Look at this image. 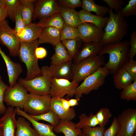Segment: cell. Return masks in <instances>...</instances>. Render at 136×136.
<instances>
[{
	"label": "cell",
	"instance_id": "6da1fadb",
	"mask_svg": "<svg viewBox=\"0 0 136 136\" xmlns=\"http://www.w3.org/2000/svg\"><path fill=\"white\" fill-rule=\"evenodd\" d=\"M109 16L100 42L103 46L117 44L122 41L128 32V25L125 17L120 13L109 9Z\"/></svg>",
	"mask_w": 136,
	"mask_h": 136
},
{
	"label": "cell",
	"instance_id": "7a4b0ae2",
	"mask_svg": "<svg viewBox=\"0 0 136 136\" xmlns=\"http://www.w3.org/2000/svg\"><path fill=\"white\" fill-rule=\"evenodd\" d=\"M129 42L126 40L103 46L98 55L103 56L106 54L109 55V61L104 67L108 70L110 74L113 75L129 60Z\"/></svg>",
	"mask_w": 136,
	"mask_h": 136
},
{
	"label": "cell",
	"instance_id": "3957f363",
	"mask_svg": "<svg viewBox=\"0 0 136 136\" xmlns=\"http://www.w3.org/2000/svg\"><path fill=\"white\" fill-rule=\"evenodd\" d=\"M39 44L38 40L30 42H20L17 56L26 66L25 80L31 79L42 74L35 54V49Z\"/></svg>",
	"mask_w": 136,
	"mask_h": 136
},
{
	"label": "cell",
	"instance_id": "277c9868",
	"mask_svg": "<svg viewBox=\"0 0 136 136\" xmlns=\"http://www.w3.org/2000/svg\"><path fill=\"white\" fill-rule=\"evenodd\" d=\"M105 63L104 57L98 55L89 57L78 63H73L72 81L79 84Z\"/></svg>",
	"mask_w": 136,
	"mask_h": 136
},
{
	"label": "cell",
	"instance_id": "5b68a950",
	"mask_svg": "<svg viewBox=\"0 0 136 136\" xmlns=\"http://www.w3.org/2000/svg\"><path fill=\"white\" fill-rule=\"evenodd\" d=\"M48 67L46 65L42 67L40 76L29 80L20 78L18 82L30 93L42 95L49 94L51 78L49 73Z\"/></svg>",
	"mask_w": 136,
	"mask_h": 136
},
{
	"label": "cell",
	"instance_id": "8992f818",
	"mask_svg": "<svg viewBox=\"0 0 136 136\" xmlns=\"http://www.w3.org/2000/svg\"><path fill=\"white\" fill-rule=\"evenodd\" d=\"M109 74L108 70L104 66L100 67L79 85L76 90L75 98L80 99L83 94H87L93 90L98 89L104 84Z\"/></svg>",
	"mask_w": 136,
	"mask_h": 136
},
{
	"label": "cell",
	"instance_id": "52a82bcc",
	"mask_svg": "<svg viewBox=\"0 0 136 136\" xmlns=\"http://www.w3.org/2000/svg\"><path fill=\"white\" fill-rule=\"evenodd\" d=\"M49 94L42 95L30 93L24 103L23 111L32 115H38L47 112L50 109Z\"/></svg>",
	"mask_w": 136,
	"mask_h": 136
},
{
	"label": "cell",
	"instance_id": "ba28073f",
	"mask_svg": "<svg viewBox=\"0 0 136 136\" xmlns=\"http://www.w3.org/2000/svg\"><path fill=\"white\" fill-rule=\"evenodd\" d=\"M0 43L7 47L11 56H17L20 41L16 31L6 19L0 22Z\"/></svg>",
	"mask_w": 136,
	"mask_h": 136
},
{
	"label": "cell",
	"instance_id": "9c48e42d",
	"mask_svg": "<svg viewBox=\"0 0 136 136\" xmlns=\"http://www.w3.org/2000/svg\"><path fill=\"white\" fill-rule=\"evenodd\" d=\"M28 95L26 89L18 82L13 86H9L6 89L4 101L8 106L22 109Z\"/></svg>",
	"mask_w": 136,
	"mask_h": 136
},
{
	"label": "cell",
	"instance_id": "30bf717a",
	"mask_svg": "<svg viewBox=\"0 0 136 136\" xmlns=\"http://www.w3.org/2000/svg\"><path fill=\"white\" fill-rule=\"evenodd\" d=\"M49 95L51 98H61L67 95L68 97L75 95L79 84L65 79L52 78Z\"/></svg>",
	"mask_w": 136,
	"mask_h": 136
},
{
	"label": "cell",
	"instance_id": "8fae6325",
	"mask_svg": "<svg viewBox=\"0 0 136 136\" xmlns=\"http://www.w3.org/2000/svg\"><path fill=\"white\" fill-rule=\"evenodd\" d=\"M119 136H133L136 132V109L128 108L117 118Z\"/></svg>",
	"mask_w": 136,
	"mask_h": 136
},
{
	"label": "cell",
	"instance_id": "7c38bea8",
	"mask_svg": "<svg viewBox=\"0 0 136 136\" xmlns=\"http://www.w3.org/2000/svg\"><path fill=\"white\" fill-rule=\"evenodd\" d=\"M32 19L42 20L59 13L60 6L56 0L36 1Z\"/></svg>",
	"mask_w": 136,
	"mask_h": 136
},
{
	"label": "cell",
	"instance_id": "4fadbf2b",
	"mask_svg": "<svg viewBox=\"0 0 136 136\" xmlns=\"http://www.w3.org/2000/svg\"><path fill=\"white\" fill-rule=\"evenodd\" d=\"M79 37L83 43L100 42L104 30L90 23H83L77 27Z\"/></svg>",
	"mask_w": 136,
	"mask_h": 136
},
{
	"label": "cell",
	"instance_id": "5bb4252c",
	"mask_svg": "<svg viewBox=\"0 0 136 136\" xmlns=\"http://www.w3.org/2000/svg\"><path fill=\"white\" fill-rule=\"evenodd\" d=\"M14 109L16 114L25 117L30 122L39 136H58L54 131V127L50 124L41 123L34 120L21 109L16 108Z\"/></svg>",
	"mask_w": 136,
	"mask_h": 136
},
{
	"label": "cell",
	"instance_id": "9a60e30c",
	"mask_svg": "<svg viewBox=\"0 0 136 136\" xmlns=\"http://www.w3.org/2000/svg\"><path fill=\"white\" fill-rule=\"evenodd\" d=\"M103 47L100 42L84 43L73 58V63H78L89 57L98 55Z\"/></svg>",
	"mask_w": 136,
	"mask_h": 136
},
{
	"label": "cell",
	"instance_id": "2e32d148",
	"mask_svg": "<svg viewBox=\"0 0 136 136\" xmlns=\"http://www.w3.org/2000/svg\"><path fill=\"white\" fill-rule=\"evenodd\" d=\"M73 63L71 61L58 65L51 64L48 67V71L51 78L72 80Z\"/></svg>",
	"mask_w": 136,
	"mask_h": 136
},
{
	"label": "cell",
	"instance_id": "e0dca14e",
	"mask_svg": "<svg viewBox=\"0 0 136 136\" xmlns=\"http://www.w3.org/2000/svg\"><path fill=\"white\" fill-rule=\"evenodd\" d=\"M0 54L7 67L9 86H13L17 83L19 77L23 71L21 65L13 61L3 51L0 47Z\"/></svg>",
	"mask_w": 136,
	"mask_h": 136
},
{
	"label": "cell",
	"instance_id": "ac0fdd59",
	"mask_svg": "<svg viewBox=\"0 0 136 136\" xmlns=\"http://www.w3.org/2000/svg\"><path fill=\"white\" fill-rule=\"evenodd\" d=\"M16 114L13 108L9 106L5 113L1 118L4 136H15L16 126Z\"/></svg>",
	"mask_w": 136,
	"mask_h": 136
},
{
	"label": "cell",
	"instance_id": "d6986e66",
	"mask_svg": "<svg viewBox=\"0 0 136 136\" xmlns=\"http://www.w3.org/2000/svg\"><path fill=\"white\" fill-rule=\"evenodd\" d=\"M38 41L39 44H49L54 47L58 43L61 42L60 31L54 27H45L39 37Z\"/></svg>",
	"mask_w": 136,
	"mask_h": 136
},
{
	"label": "cell",
	"instance_id": "ffe728a7",
	"mask_svg": "<svg viewBox=\"0 0 136 136\" xmlns=\"http://www.w3.org/2000/svg\"><path fill=\"white\" fill-rule=\"evenodd\" d=\"M50 108L56 114L60 120H71L76 116L74 107H71L68 111L65 110L62 106L60 98H51Z\"/></svg>",
	"mask_w": 136,
	"mask_h": 136
},
{
	"label": "cell",
	"instance_id": "44dd1931",
	"mask_svg": "<svg viewBox=\"0 0 136 136\" xmlns=\"http://www.w3.org/2000/svg\"><path fill=\"white\" fill-rule=\"evenodd\" d=\"M43 29L37 23H31L25 26L18 36L20 42H30L38 40Z\"/></svg>",
	"mask_w": 136,
	"mask_h": 136
},
{
	"label": "cell",
	"instance_id": "7402d4cb",
	"mask_svg": "<svg viewBox=\"0 0 136 136\" xmlns=\"http://www.w3.org/2000/svg\"><path fill=\"white\" fill-rule=\"evenodd\" d=\"M53 130L57 133H63L65 136H78L82 132L81 129L76 128L74 123L67 119H60Z\"/></svg>",
	"mask_w": 136,
	"mask_h": 136
},
{
	"label": "cell",
	"instance_id": "603a6c76",
	"mask_svg": "<svg viewBox=\"0 0 136 136\" xmlns=\"http://www.w3.org/2000/svg\"><path fill=\"white\" fill-rule=\"evenodd\" d=\"M59 13L66 24L77 27L83 23L80 18L79 12L74 9L60 6Z\"/></svg>",
	"mask_w": 136,
	"mask_h": 136
},
{
	"label": "cell",
	"instance_id": "cb8c5ba5",
	"mask_svg": "<svg viewBox=\"0 0 136 136\" xmlns=\"http://www.w3.org/2000/svg\"><path fill=\"white\" fill-rule=\"evenodd\" d=\"M113 81L115 88L123 89L130 85L135 79L122 67L113 75Z\"/></svg>",
	"mask_w": 136,
	"mask_h": 136
},
{
	"label": "cell",
	"instance_id": "d4e9b609",
	"mask_svg": "<svg viewBox=\"0 0 136 136\" xmlns=\"http://www.w3.org/2000/svg\"><path fill=\"white\" fill-rule=\"evenodd\" d=\"M79 13L83 23H90L102 29L105 27L109 18L93 14L82 9L79 11Z\"/></svg>",
	"mask_w": 136,
	"mask_h": 136
},
{
	"label": "cell",
	"instance_id": "484cf974",
	"mask_svg": "<svg viewBox=\"0 0 136 136\" xmlns=\"http://www.w3.org/2000/svg\"><path fill=\"white\" fill-rule=\"evenodd\" d=\"M55 53L50 58L51 64L58 65L72 61L66 50L60 42L54 47Z\"/></svg>",
	"mask_w": 136,
	"mask_h": 136
},
{
	"label": "cell",
	"instance_id": "4316f807",
	"mask_svg": "<svg viewBox=\"0 0 136 136\" xmlns=\"http://www.w3.org/2000/svg\"><path fill=\"white\" fill-rule=\"evenodd\" d=\"M20 116L16 120L15 136H39L31 126L30 122Z\"/></svg>",
	"mask_w": 136,
	"mask_h": 136
},
{
	"label": "cell",
	"instance_id": "83f0119b",
	"mask_svg": "<svg viewBox=\"0 0 136 136\" xmlns=\"http://www.w3.org/2000/svg\"><path fill=\"white\" fill-rule=\"evenodd\" d=\"M36 0H20L21 14L25 26L31 22L35 7L34 4Z\"/></svg>",
	"mask_w": 136,
	"mask_h": 136
},
{
	"label": "cell",
	"instance_id": "f1b7e54d",
	"mask_svg": "<svg viewBox=\"0 0 136 136\" xmlns=\"http://www.w3.org/2000/svg\"><path fill=\"white\" fill-rule=\"evenodd\" d=\"M37 24L43 28L48 27H53L61 31L65 23L61 14L58 13L40 20Z\"/></svg>",
	"mask_w": 136,
	"mask_h": 136
},
{
	"label": "cell",
	"instance_id": "f546056e",
	"mask_svg": "<svg viewBox=\"0 0 136 136\" xmlns=\"http://www.w3.org/2000/svg\"><path fill=\"white\" fill-rule=\"evenodd\" d=\"M82 9L88 12H93L96 15L104 17L108 12V7L96 4L93 0H82Z\"/></svg>",
	"mask_w": 136,
	"mask_h": 136
},
{
	"label": "cell",
	"instance_id": "4dcf8cb0",
	"mask_svg": "<svg viewBox=\"0 0 136 136\" xmlns=\"http://www.w3.org/2000/svg\"><path fill=\"white\" fill-rule=\"evenodd\" d=\"M79 121L76 124V128L81 129L83 128L93 127L98 125L95 114L90 113L89 116L81 113L79 117Z\"/></svg>",
	"mask_w": 136,
	"mask_h": 136
},
{
	"label": "cell",
	"instance_id": "1f68e13d",
	"mask_svg": "<svg viewBox=\"0 0 136 136\" xmlns=\"http://www.w3.org/2000/svg\"><path fill=\"white\" fill-rule=\"evenodd\" d=\"M61 41V43L72 59L82 46L83 43L79 37Z\"/></svg>",
	"mask_w": 136,
	"mask_h": 136
},
{
	"label": "cell",
	"instance_id": "d6a6232c",
	"mask_svg": "<svg viewBox=\"0 0 136 136\" xmlns=\"http://www.w3.org/2000/svg\"><path fill=\"white\" fill-rule=\"evenodd\" d=\"M29 115L34 120L37 121L42 120L47 121L53 127L57 125L60 120L56 114L51 109L47 112L40 115Z\"/></svg>",
	"mask_w": 136,
	"mask_h": 136
},
{
	"label": "cell",
	"instance_id": "836d02e7",
	"mask_svg": "<svg viewBox=\"0 0 136 136\" xmlns=\"http://www.w3.org/2000/svg\"><path fill=\"white\" fill-rule=\"evenodd\" d=\"M79 37L77 27L64 24L60 31V41L71 40Z\"/></svg>",
	"mask_w": 136,
	"mask_h": 136
},
{
	"label": "cell",
	"instance_id": "e575fe53",
	"mask_svg": "<svg viewBox=\"0 0 136 136\" xmlns=\"http://www.w3.org/2000/svg\"><path fill=\"white\" fill-rule=\"evenodd\" d=\"M120 99L126 100H136V79L130 85L124 89L121 92Z\"/></svg>",
	"mask_w": 136,
	"mask_h": 136
},
{
	"label": "cell",
	"instance_id": "d590c367",
	"mask_svg": "<svg viewBox=\"0 0 136 136\" xmlns=\"http://www.w3.org/2000/svg\"><path fill=\"white\" fill-rule=\"evenodd\" d=\"M99 126H105L112 116L109 109L106 107L100 108L95 114Z\"/></svg>",
	"mask_w": 136,
	"mask_h": 136
},
{
	"label": "cell",
	"instance_id": "8d00e7d4",
	"mask_svg": "<svg viewBox=\"0 0 136 136\" xmlns=\"http://www.w3.org/2000/svg\"><path fill=\"white\" fill-rule=\"evenodd\" d=\"M8 15L13 21H15V17L18 6L20 4L19 0H4Z\"/></svg>",
	"mask_w": 136,
	"mask_h": 136
},
{
	"label": "cell",
	"instance_id": "74e56055",
	"mask_svg": "<svg viewBox=\"0 0 136 136\" xmlns=\"http://www.w3.org/2000/svg\"><path fill=\"white\" fill-rule=\"evenodd\" d=\"M120 13L125 17L136 15V0H130L128 4L123 8Z\"/></svg>",
	"mask_w": 136,
	"mask_h": 136
},
{
	"label": "cell",
	"instance_id": "f35d334b",
	"mask_svg": "<svg viewBox=\"0 0 136 136\" xmlns=\"http://www.w3.org/2000/svg\"><path fill=\"white\" fill-rule=\"evenodd\" d=\"M15 29L18 36L23 31L25 25L22 17L20 4L18 6L15 17Z\"/></svg>",
	"mask_w": 136,
	"mask_h": 136
},
{
	"label": "cell",
	"instance_id": "ab89813d",
	"mask_svg": "<svg viewBox=\"0 0 136 136\" xmlns=\"http://www.w3.org/2000/svg\"><path fill=\"white\" fill-rule=\"evenodd\" d=\"M82 132L87 136H104L105 126H98L83 128Z\"/></svg>",
	"mask_w": 136,
	"mask_h": 136
},
{
	"label": "cell",
	"instance_id": "60d3db41",
	"mask_svg": "<svg viewBox=\"0 0 136 136\" xmlns=\"http://www.w3.org/2000/svg\"><path fill=\"white\" fill-rule=\"evenodd\" d=\"M103 1L107 5L109 9L114 10L117 13L120 12L124 3L122 0H103Z\"/></svg>",
	"mask_w": 136,
	"mask_h": 136
},
{
	"label": "cell",
	"instance_id": "b9f144b4",
	"mask_svg": "<svg viewBox=\"0 0 136 136\" xmlns=\"http://www.w3.org/2000/svg\"><path fill=\"white\" fill-rule=\"evenodd\" d=\"M119 131V126L117 118L115 117L109 127L105 130L104 136H116Z\"/></svg>",
	"mask_w": 136,
	"mask_h": 136
},
{
	"label": "cell",
	"instance_id": "7bdbcfd3",
	"mask_svg": "<svg viewBox=\"0 0 136 136\" xmlns=\"http://www.w3.org/2000/svg\"><path fill=\"white\" fill-rule=\"evenodd\" d=\"M60 6L71 9L81 7L82 1L81 0H58L57 1Z\"/></svg>",
	"mask_w": 136,
	"mask_h": 136
},
{
	"label": "cell",
	"instance_id": "ee69618b",
	"mask_svg": "<svg viewBox=\"0 0 136 136\" xmlns=\"http://www.w3.org/2000/svg\"><path fill=\"white\" fill-rule=\"evenodd\" d=\"M129 59H133L136 54V31L134 30L131 34Z\"/></svg>",
	"mask_w": 136,
	"mask_h": 136
},
{
	"label": "cell",
	"instance_id": "f6af8a7d",
	"mask_svg": "<svg viewBox=\"0 0 136 136\" xmlns=\"http://www.w3.org/2000/svg\"><path fill=\"white\" fill-rule=\"evenodd\" d=\"M8 86L2 79L0 80V115H4L7 110L4 103V96L5 90Z\"/></svg>",
	"mask_w": 136,
	"mask_h": 136
},
{
	"label": "cell",
	"instance_id": "bcb514c9",
	"mask_svg": "<svg viewBox=\"0 0 136 136\" xmlns=\"http://www.w3.org/2000/svg\"><path fill=\"white\" fill-rule=\"evenodd\" d=\"M132 77L136 79V61L132 59L125 63L122 66Z\"/></svg>",
	"mask_w": 136,
	"mask_h": 136
},
{
	"label": "cell",
	"instance_id": "7dc6e473",
	"mask_svg": "<svg viewBox=\"0 0 136 136\" xmlns=\"http://www.w3.org/2000/svg\"><path fill=\"white\" fill-rule=\"evenodd\" d=\"M35 54L38 59H42L46 56L47 51L43 47H38L35 49Z\"/></svg>",
	"mask_w": 136,
	"mask_h": 136
},
{
	"label": "cell",
	"instance_id": "c3c4849f",
	"mask_svg": "<svg viewBox=\"0 0 136 136\" xmlns=\"http://www.w3.org/2000/svg\"><path fill=\"white\" fill-rule=\"evenodd\" d=\"M7 16L6 8L4 4L0 7V22L5 19Z\"/></svg>",
	"mask_w": 136,
	"mask_h": 136
},
{
	"label": "cell",
	"instance_id": "681fc988",
	"mask_svg": "<svg viewBox=\"0 0 136 136\" xmlns=\"http://www.w3.org/2000/svg\"><path fill=\"white\" fill-rule=\"evenodd\" d=\"M60 98L64 108L66 111L69 110L71 107L69 104V100L63 97Z\"/></svg>",
	"mask_w": 136,
	"mask_h": 136
},
{
	"label": "cell",
	"instance_id": "f907efd6",
	"mask_svg": "<svg viewBox=\"0 0 136 136\" xmlns=\"http://www.w3.org/2000/svg\"><path fill=\"white\" fill-rule=\"evenodd\" d=\"M80 99L75 98L69 100V102L70 107H74L79 104V101Z\"/></svg>",
	"mask_w": 136,
	"mask_h": 136
},
{
	"label": "cell",
	"instance_id": "816d5d0a",
	"mask_svg": "<svg viewBox=\"0 0 136 136\" xmlns=\"http://www.w3.org/2000/svg\"><path fill=\"white\" fill-rule=\"evenodd\" d=\"M0 136H4L1 118H0Z\"/></svg>",
	"mask_w": 136,
	"mask_h": 136
},
{
	"label": "cell",
	"instance_id": "f5cc1de1",
	"mask_svg": "<svg viewBox=\"0 0 136 136\" xmlns=\"http://www.w3.org/2000/svg\"><path fill=\"white\" fill-rule=\"evenodd\" d=\"M4 4V0H0V7Z\"/></svg>",
	"mask_w": 136,
	"mask_h": 136
},
{
	"label": "cell",
	"instance_id": "db71d44e",
	"mask_svg": "<svg viewBox=\"0 0 136 136\" xmlns=\"http://www.w3.org/2000/svg\"><path fill=\"white\" fill-rule=\"evenodd\" d=\"M78 136H87L84 133H83L82 132Z\"/></svg>",
	"mask_w": 136,
	"mask_h": 136
},
{
	"label": "cell",
	"instance_id": "11a10c76",
	"mask_svg": "<svg viewBox=\"0 0 136 136\" xmlns=\"http://www.w3.org/2000/svg\"><path fill=\"white\" fill-rule=\"evenodd\" d=\"M133 136H136V132H135Z\"/></svg>",
	"mask_w": 136,
	"mask_h": 136
},
{
	"label": "cell",
	"instance_id": "9f6ffc18",
	"mask_svg": "<svg viewBox=\"0 0 136 136\" xmlns=\"http://www.w3.org/2000/svg\"><path fill=\"white\" fill-rule=\"evenodd\" d=\"M116 136H119L118 133V134H117V135Z\"/></svg>",
	"mask_w": 136,
	"mask_h": 136
},
{
	"label": "cell",
	"instance_id": "6f0895ef",
	"mask_svg": "<svg viewBox=\"0 0 136 136\" xmlns=\"http://www.w3.org/2000/svg\"><path fill=\"white\" fill-rule=\"evenodd\" d=\"M1 78H1V75H0V79H1Z\"/></svg>",
	"mask_w": 136,
	"mask_h": 136
}]
</instances>
